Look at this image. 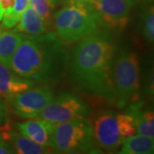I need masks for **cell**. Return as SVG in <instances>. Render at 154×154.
Here are the masks:
<instances>
[{
	"mask_svg": "<svg viewBox=\"0 0 154 154\" xmlns=\"http://www.w3.org/2000/svg\"><path fill=\"white\" fill-rule=\"evenodd\" d=\"M76 42L68 66L73 83L82 91L116 105L113 85L116 48L113 32L98 28Z\"/></svg>",
	"mask_w": 154,
	"mask_h": 154,
	"instance_id": "6da1fadb",
	"label": "cell"
},
{
	"mask_svg": "<svg viewBox=\"0 0 154 154\" xmlns=\"http://www.w3.org/2000/svg\"><path fill=\"white\" fill-rule=\"evenodd\" d=\"M69 54L53 32L26 35L12 57L13 72L36 82H60L68 72Z\"/></svg>",
	"mask_w": 154,
	"mask_h": 154,
	"instance_id": "7a4b0ae2",
	"label": "cell"
},
{
	"mask_svg": "<svg viewBox=\"0 0 154 154\" xmlns=\"http://www.w3.org/2000/svg\"><path fill=\"white\" fill-rule=\"evenodd\" d=\"M56 33L63 43H74L99 27L98 13L92 4L64 5L54 14Z\"/></svg>",
	"mask_w": 154,
	"mask_h": 154,
	"instance_id": "3957f363",
	"label": "cell"
},
{
	"mask_svg": "<svg viewBox=\"0 0 154 154\" xmlns=\"http://www.w3.org/2000/svg\"><path fill=\"white\" fill-rule=\"evenodd\" d=\"M94 145L93 125L86 117L54 123L50 144L53 152H90Z\"/></svg>",
	"mask_w": 154,
	"mask_h": 154,
	"instance_id": "277c9868",
	"label": "cell"
},
{
	"mask_svg": "<svg viewBox=\"0 0 154 154\" xmlns=\"http://www.w3.org/2000/svg\"><path fill=\"white\" fill-rule=\"evenodd\" d=\"M113 85L116 105L119 108L137 100L140 90V68L134 51L124 50L115 57Z\"/></svg>",
	"mask_w": 154,
	"mask_h": 154,
	"instance_id": "5b68a950",
	"label": "cell"
},
{
	"mask_svg": "<svg viewBox=\"0 0 154 154\" xmlns=\"http://www.w3.org/2000/svg\"><path fill=\"white\" fill-rule=\"evenodd\" d=\"M89 114L90 108L82 99L75 94L63 93L54 97L38 118H43L52 123H59L84 118Z\"/></svg>",
	"mask_w": 154,
	"mask_h": 154,
	"instance_id": "8992f818",
	"label": "cell"
},
{
	"mask_svg": "<svg viewBox=\"0 0 154 154\" xmlns=\"http://www.w3.org/2000/svg\"><path fill=\"white\" fill-rule=\"evenodd\" d=\"M53 98L51 88L45 85L22 92L9 101L18 116L23 119H35Z\"/></svg>",
	"mask_w": 154,
	"mask_h": 154,
	"instance_id": "52a82bcc",
	"label": "cell"
},
{
	"mask_svg": "<svg viewBox=\"0 0 154 154\" xmlns=\"http://www.w3.org/2000/svg\"><path fill=\"white\" fill-rule=\"evenodd\" d=\"M99 26L112 32L125 29L130 19V7L123 0H95Z\"/></svg>",
	"mask_w": 154,
	"mask_h": 154,
	"instance_id": "ba28073f",
	"label": "cell"
},
{
	"mask_svg": "<svg viewBox=\"0 0 154 154\" xmlns=\"http://www.w3.org/2000/svg\"><path fill=\"white\" fill-rule=\"evenodd\" d=\"M92 125L94 143L98 147L108 152L120 148L124 139L118 131L115 112L111 110L100 112Z\"/></svg>",
	"mask_w": 154,
	"mask_h": 154,
	"instance_id": "9c48e42d",
	"label": "cell"
},
{
	"mask_svg": "<svg viewBox=\"0 0 154 154\" xmlns=\"http://www.w3.org/2000/svg\"><path fill=\"white\" fill-rule=\"evenodd\" d=\"M36 82L22 77L0 63V95L10 100L17 94L37 86Z\"/></svg>",
	"mask_w": 154,
	"mask_h": 154,
	"instance_id": "30bf717a",
	"label": "cell"
},
{
	"mask_svg": "<svg viewBox=\"0 0 154 154\" xmlns=\"http://www.w3.org/2000/svg\"><path fill=\"white\" fill-rule=\"evenodd\" d=\"M54 123L43 118L28 119L17 124V130L41 146H49Z\"/></svg>",
	"mask_w": 154,
	"mask_h": 154,
	"instance_id": "8fae6325",
	"label": "cell"
},
{
	"mask_svg": "<svg viewBox=\"0 0 154 154\" xmlns=\"http://www.w3.org/2000/svg\"><path fill=\"white\" fill-rule=\"evenodd\" d=\"M2 130V129H1ZM3 136L9 140L15 149L16 153L19 154H47L53 152L49 146H41L34 142L31 139L22 134L17 129L6 128L5 131L2 130Z\"/></svg>",
	"mask_w": 154,
	"mask_h": 154,
	"instance_id": "7c38bea8",
	"label": "cell"
},
{
	"mask_svg": "<svg viewBox=\"0 0 154 154\" xmlns=\"http://www.w3.org/2000/svg\"><path fill=\"white\" fill-rule=\"evenodd\" d=\"M25 36L16 28L5 31L0 28V63L10 68L11 58Z\"/></svg>",
	"mask_w": 154,
	"mask_h": 154,
	"instance_id": "4fadbf2b",
	"label": "cell"
},
{
	"mask_svg": "<svg viewBox=\"0 0 154 154\" xmlns=\"http://www.w3.org/2000/svg\"><path fill=\"white\" fill-rule=\"evenodd\" d=\"M17 24L16 29L26 35H38L49 32V28L43 18L29 5L23 11Z\"/></svg>",
	"mask_w": 154,
	"mask_h": 154,
	"instance_id": "5bb4252c",
	"label": "cell"
},
{
	"mask_svg": "<svg viewBox=\"0 0 154 154\" xmlns=\"http://www.w3.org/2000/svg\"><path fill=\"white\" fill-rule=\"evenodd\" d=\"M127 113L131 115L134 119L135 133L154 138V113L152 110H143L142 105L134 103L130 105Z\"/></svg>",
	"mask_w": 154,
	"mask_h": 154,
	"instance_id": "9a60e30c",
	"label": "cell"
},
{
	"mask_svg": "<svg viewBox=\"0 0 154 154\" xmlns=\"http://www.w3.org/2000/svg\"><path fill=\"white\" fill-rule=\"evenodd\" d=\"M153 152V138L139 134L125 138L118 152L121 154H152Z\"/></svg>",
	"mask_w": 154,
	"mask_h": 154,
	"instance_id": "2e32d148",
	"label": "cell"
},
{
	"mask_svg": "<svg viewBox=\"0 0 154 154\" xmlns=\"http://www.w3.org/2000/svg\"><path fill=\"white\" fill-rule=\"evenodd\" d=\"M151 1H146L145 6L140 13L138 23L140 33L149 45L152 44L154 40V10Z\"/></svg>",
	"mask_w": 154,
	"mask_h": 154,
	"instance_id": "e0dca14e",
	"label": "cell"
},
{
	"mask_svg": "<svg viewBox=\"0 0 154 154\" xmlns=\"http://www.w3.org/2000/svg\"><path fill=\"white\" fill-rule=\"evenodd\" d=\"M29 5V0H15V5L11 12L4 15L2 17V29H8L17 25L23 11L27 9Z\"/></svg>",
	"mask_w": 154,
	"mask_h": 154,
	"instance_id": "ac0fdd59",
	"label": "cell"
},
{
	"mask_svg": "<svg viewBox=\"0 0 154 154\" xmlns=\"http://www.w3.org/2000/svg\"><path fill=\"white\" fill-rule=\"evenodd\" d=\"M116 123L119 134L123 139L130 137L135 134L134 119L128 113L116 114Z\"/></svg>",
	"mask_w": 154,
	"mask_h": 154,
	"instance_id": "d6986e66",
	"label": "cell"
},
{
	"mask_svg": "<svg viewBox=\"0 0 154 154\" xmlns=\"http://www.w3.org/2000/svg\"><path fill=\"white\" fill-rule=\"evenodd\" d=\"M29 5L43 18L50 29L52 22L53 8L51 5L49 0H29Z\"/></svg>",
	"mask_w": 154,
	"mask_h": 154,
	"instance_id": "ffe728a7",
	"label": "cell"
},
{
	"mask_svg": "<svg viewBox=\"0 0 154 154\" xmlns=\"http://www.w3.org/2000/svg\"><path fill=\"white\" fill-rule=\"evenodd\" d=\"M15 5V0H0V14L2 16L9 14Z\"/></svg>",
	"mask_w": 154,
	"mask_h": 154,
	"instance_id": "44dd1931",
	"label": "cell"
},
{
	"mask_svg": "<svg viewBox=\"0 0 154 154\" xmlns=\"http://www.w3.org/2000/svg\"><path fill=\"white\" fill-rule=\"evenodd\" d=\"M8 108L4 99L0 96V125H5L8 122Z\"/></svg>",
	"mask_w": 154,
	"mask_h": 154,
	"instance_id": "7402d4cb",
	"label": "cell"
},
{
	"mask_svg": "<svg viewBox=\"0 0 154 154\" xmlns=\"http://www.w3.org/2000/svg\"><path fill=\"white\" fill-rule=\"evenodd\" d=\"M63 5H84V4H92L94 0H61Z\"/></svg>",
	"mask_w": 154,
	"mask_h": 154,
	"instance_id": "603a6c76",
	"label": "cell"
},
{
	"mask_svg": "<svg viewBox=\"0 0 154 154\" xmlns=\"http://www.w3.org/2000/svg\"><path fill=\"white\" fill-rule=\"evenodd\" d=\"M123 1H125L127 3V5L131 8V7H134V5H136L137 4H139L141 1L144 2V1H147V0H123Z\"/></svg>",
	"mask_w": 154,
	"mask_h": 154,
	"instance_id": "cb8c5ba5",
	"label": "cell"
},
{
	"mask_svg": "<svg viewBox=\"0 0 154 154\" xmlns=\"http://www.w3.org/2000/svg\"><path fill=\"white\" fill-rule=\"evenodd\" d=\"M60 0H49L50 4H51V7L54 9L55 8V6L58 4V2H59Z\"/></svg>",
	"mask_w": 154,
	"mask_h": 154,
	"instance_id": "d4e9b609",
	"label": "cell"
},
{
	"mask_svg": "<svg viewBox=\"0 0 154 154\" xmlns=\"http://www.w3.org/2000/svg\"><path fill=\"white\" fill-rule=\"evenodd\" d=\"M4 140H6V139H5V137L3 136V133H2V130H1V128H0V142L3 141Z\"/></svg>",
	"mask_w": 154,
	"mask_h": 154,
	"instance_id": "484cf974",
	"label": "cell"
},
{
	"mask_svg": "<svg viewBox=\"0 0 154 154\" xmlns=\"http://www.w3.org/2000/svg\"><path fill=\"white\" fill-rule=\"evenodd\" d=\"M2 17H3V16H2V15L0 14V22H1V20H2Z\"/></svg>",
	"mask_w": 154,
	"mask_h": 154,
	"instance_id": "4316f807",
	"label": "cell"
},
{
	"mask_svg": "<svg viewBox=\"0 0 154 154\" xmlns=\"http://www.w3.org/2000/svg\"><path fill=\"white\" fill-rule=\"evenodd\" d=\"M94 1H95V0H94Z\"/></svg>",
	"mask_w": 154,
	"mask_h": 154,
	"instance_id": "83f0119b",
	"label": "cell"
}]
</instances>
